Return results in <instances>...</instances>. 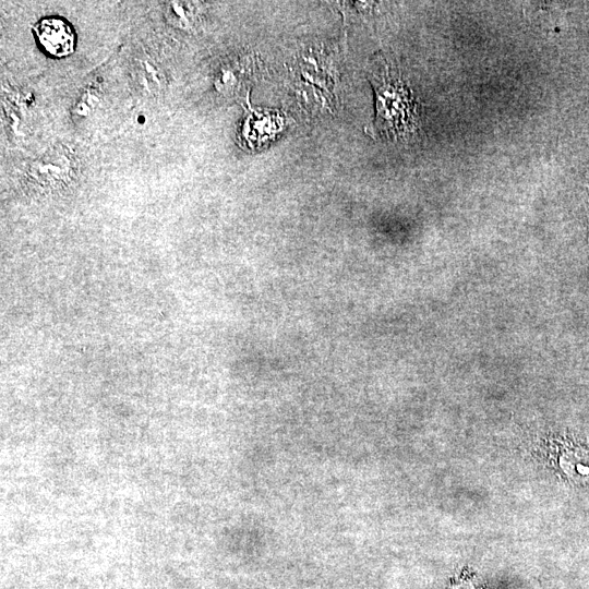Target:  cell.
Listing matches in <instances>:
<instances>
[{
	"instance_id": "cell-2",
	"label": "cell",
	"mask_w": 589,
	"mask_h": 589,
	"mask_svg": "<svg viewBox=\"0 0 589 589\" xmlns=\"http://www.w3.org/2000/svg\"><path fill=\"white\" fill-rule=\"evenodd\" d=\"M249 109L240 129V137L242 143L253 148L274 139L283 129L285 118L275 111Z\"/></svg>"
},
{
	"instance_id": "cell-3",
	"label": "cell",
	"mask_w": 589,
	"mask_h": 589,
	"mask_svg": "<svg viewBox=\"0 0 589 589\" xmlns=\"http://www.w3.org/2000/svg\"><path fill=\"white\" fill-rule=\"evenodd\" d=\"M34 29L40 45L49 55L64 57L74 50L75 36L73 29L62 19H44L35 25Z\"/></svg>"
},
{
	"instance_id": "cell-1",
	"label": "cell",
	"mask_w": 589,
	"mask_h": 589,
	"mask_svg": "<svg viewBox=\"0 0 589 589\" xmlns=\"http://www.w3.org/2000/svg\"><path fill=\"white\" fill-rule=\"evenodd\" d=\"M369 79L375 94V117L368 133L375 137H399L417 127V103L399 73L384 58L373 60Z\"/></svg>"
}]
</instances>
